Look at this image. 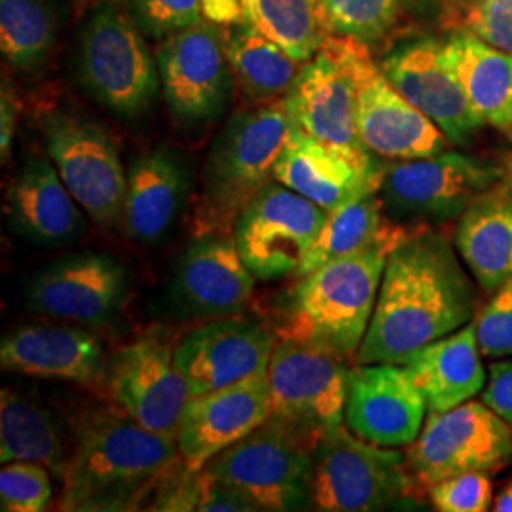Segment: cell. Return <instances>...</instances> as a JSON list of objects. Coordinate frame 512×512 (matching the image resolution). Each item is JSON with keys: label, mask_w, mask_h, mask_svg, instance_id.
<instances>
[{"label": "cell", "mask_w": 512, "mask_h": 512, "mask_svg": "<svg viewBox=\"0 0 512 512\" xmlns=\"http://www.w3.org/2000/svg\"><path fill=\"white\" fill-rule=\"evenodd\" d=\"M349 370L338 353L283 338L275 344L266 374L272 403L268 420L313 448L344 425Z\"/></svg>", "instance_id": "cell-7"}, {"label": "cell", "mask_w": 512, "mask_h": 512, "mask_svg": "<svg viewBox=\"0 0 512 512\" xmlns=\"http://www.w3.org/2000/svg\"><path fill=\"white\" fill-rule=\"evenodd\" d=\"M476 291L450 241L429 226L387 258L359 365H404L416 351L471 323Z\"/></svg>", "instance_id": "cell-1"}, {"label": "cell", "mask_w": 512, "mask_h": 512, "mask_svg": "<svg viewBox=\"0 0 512 512\" xmlns=\"http://www.w3.org/2000/svg\"><path fill=\"white\" fill-rule=\"evenodd\" d=\"M423 226L427 224H403L385 217L380 192H370L329 211V217L296 275H308L332 260L359 255L374 247H384L393 253Z\"/></svg>", "instance_id": "cell-29"}, {"label": "cell", "mask_w": 512, "mask_h": 512, "mask_svg": "<svg viewBox=\"0 0 512 512\" xmlns=\"http://www.w3.org/2000/svg\"><path fill=\"white\" fill-rule=\"evenodd\" d=\"M131 18L148 37L165 40L203 21L202 0H128Z\"/></svg>", "instance_id": "cell-38"}, {"label": "cell", "mask_w": 512, "mask_h": 512, "mask_svg": "<svg viewBox=\"0 0 512 512\" xmlns=\"http://www.w3.org/2000/svg\"><path fill=\"white\" fill-rule=\"evenodd\" d=\"M222 48L239 88L253 105L283 99L302 69V63L245 21L226 33Z\"/></svg>", "instance_id": "cell-31"}, {"label": "cell", "mask_w": 512, "mask_h": 512, "mask_svg": "<svg viewBox=\"0 0 512 512\" xmlns=\"http://www.w3.org/2000/svg\"><path fill=\"white\" fill-rule=\"evenodd\" d=\"M255 291V275L239 255L234 236H200L184 251L175 275V296L200 315H234Z\"/></svg>", "instance_id": "cell-24"}, {"label": "cell", "mask_w": 512, "mask_h": 512, "mask_svg": "<svg viewBox=\"0 0 512 512\" xmlns=\"http://www.w3.org/2000/svg\"><path fill=\"white\" fill-rule=\"evenodd\" d=\"M42 129L55 169L86 215L99 226L120 222L128 173L109 133L84 116L59 110Z\"/></svg>", "instance_id": "cell-11"}, {"label": "cell", "mask_w": 512, "mask_h": 512, "mask_svg": "<svg viewBox=\"0 0 512 512\" xmlns=\"http://www.w3.org/2000/svg\"><path fill=\"white\" fill-rule=\"evenodd\" d=\"M78 73L95 101L124 118L143 114L162 86L141 27L112 2L101 4L82 27Z\"/></svg>", "instance_id": "cell-6"}, {"label": "cell", "mask_w": 512, "mask_h": 512, "mask_svg": "<svg viewBox=\"0 0 512 512\" xmlns=\"http://www.w3.org/2000/svg\"><path fill=\"white\" fill-rule=\"evenodd\" d=\"M8 222L38 245H65L80 238L86 219L80 203L63 183L55 165L31 158L8 190Z\"/></svg>", "instance_id": "cell-26"}, {"label": "cell", "mask_w": 512, "mask_h": 512, "mask_svg": "<svg viewBox=\"0 0 512 512\" xmlns=\"http://www.w3.org/2000/svg\"><path fill=\"white\" fill-rule=\"evenodd\" d=\"M0 363L33 378L92 385L105 380L103 342L88 330L63 325H25L2 338Z\"/></svg>", "instance_id": "cell-23"}, {"label": "cell", "mask_w": 512, "mask_h": 512, "mask_svg": "<svg viewBox=\"0 0 512 512\" xmlns=\"http://www.w3.org/2000/svg\"><path fill=\"white\" fill-rule=\"evenodd\" d=\"M403 4L404 0H319L329 33L365 44L384 37L399 18Z\"/></svg>", "instance_id": "cell-35"}, {"label": "cell", "mask_w": 512, "mask_h": 512, "mask_svg": "<svg viewBox=\"0 0 512 512\" xmlns=\"http://www.w3.org/2000/svg\"><path fill=\"white\" fill-rule=\"evenodd\" d=\"M63 475V511L124 509L175 465L177 437L156 433L118 408L84 414Z\"/></svg>", "instance_id": "cell-2"}, {"label": "cell", "mask_w": 512, "mask_h": 512, "mask_svg": "<svg viewBox=\"0 0 512 512\" xmlns=\"http://www.w3.org/2000/svg\"><path fill=\"white\" fill-rule=\"evenodd\" d=\"M327 217V209L272 181L241 213L234 241L258 279L298 274Z\"/></svg>", "instance_id": "cell-13"}, {"label": "cell", "mask_w": 512, "mask_h": 512, "mask_svg": "<svg viewBox=\"0 0 512 512\" xmlns=\"http://www.w3.org/2000/svg\"><path fill=\"white\" fill-rule=\"evenodd\" d=\"M389 249L374 247L302 275L285 338L357 355L380 293Z\"/></svg>", "instance_id": "cell-4"}, {"label": "cell", "mask_w": 512, "mask_h": 512, "mask_svg": "<svg viewBox=\"0 0 512 512\" xmlns=\"http://www.w3.org/2000/svg\"><path fill=\"white\" fill-rule=\"evenodd\" d=\"M311 450L268 420L209 459L202 471L238 490L258 511H296L310 505Z\"/></svg>", "instance_id": "cell-8"}, {"label": "cell", "mask_w": 512, "mask_h": 512, "mask_svg": "<svg viewBox=\"0 0 512 512\" xmlns=\"http://www.w3.org/2000/svg\"><path fill=\"white\" fill-rule=\"evenodd\" d=\"M385 167L372 154L329 147L293 126L274 169L277 183L334 211L370 192H380Z\"/></svg>", "instance_id": "cell-21"}, {"label": "cell", "mask_w": 512, "mask_h": 512, "mask_svg": "<svg viewBox=\"0 0 512 512\" xmlns=\"http://www.w3.org/2000/svg\"><path fill=\"white\" fill-rule=\"evenodd\" d=\"M272 412L266 376L192 395L177 429L184 469L198 473L209 459L253 433Z\"/></svg>", "instance_id": "cell-22"}, {"label": "cell", "mask_w": 512, "mask_h": 512, "mask_svg": "<svg viewBox=\"0 0 512 512\" xmlns=\"http://www.w3.org/2000/svg\"><path fill=\"white\" fill-rule=\"evenodd\" d=\"M414 486H429L461 473H494L512 463V427L490 406L467 401L440 414H427L420 437L406 446Z\"/></svg>", "instance_id": "cell-9"}, {"label": "cell", "mask_w": 512, "mask_h": 512, "mask_svg": "<svg viewBox=\"0 0 512 512\" xmlns=\"http://www.w3.org/2000/svg\"><path fill=\"white\" fill-rule=\"evenodd\" d=\"M165 103L184 124L217 118L230 90V65L209 23L165 38L156 55Z\"/></svg>", "instance_id": "cell-17"}, {"label": "cell", "mask_w": 512, "mask_h": 512, "mask_svg": "<svg viewBox=\"0 0 512 512\" xmlns=\"http://www.w3.org/2000/svg\"><path fill=\"white\" fill-rule=\"evenodd\" d=\"M50 469L37 461H10L0 471V509L44 511L52 499Z\"/></svg>", "instance_id": "cell-37"}, {"label": "cell", "mask_w": 512, "mask_h": 512, "mask_svg": "<svg viewBox=\"0 0 512 512\" xmlns=\"http://www.w3.org/2000/svg\"><path fill=\"white\" fill-rule=\"evenodd\" d=\"M0 459L37 461L63 480L67 458L54 418L37 403L4 387L0 395Z\"/></svg>", "instance_id": "cell-32"}, {"label": "cell", "mask_w": 512, "mask_h": 512, "mask_svg": "<svg viewBox=\"0 0 512 512\" xmlns=\"http://www.w3.org/2000/svg\"><path fill=\"white\" fill-rule=\"evenodd\" d=\"M480 353L490 359L512 357V277L495 289L475 321Z\"/></svg>", "instance_id": "cell-40"}, {"label": "cell", "mask_w": 512, "mask_h": 512, "mask_svg": "<svg viewBox=\"0 0 512 512\" xmlns=\"http://www.w3.org/2000/svg\"><path fill=\"white\" fill-rule=\"evenodd\" d=\"M275 340L249 319H222L186 334L175 348V365L190 387L202 395L266 376Z\"/></svg>", "instance_id": "cell-19"}, {"label": "cell", "mask_w": 512, "mask_h": 512, "mask_svg": "<svg viewBox=\"0 0 512 512\" xmlns=\"http://www.w3.org/2000/svg\"><path fill=\"white\" fill-rule=\"evenodd\" d=\"M425 414V397L406 366L357 363L349 370L344 423L359 439L384 448L410 446Z\"/></svg>", "instance_id": "cell-18"}, {"label": "cell", "mask_w": 512, "mask_h": 512, "mask_svg": "<svg viewBox=\"0 0 512 512\" xmlns=\"http://www.w3.org/2000/svg\"><path fill=\"white\" fill-rule=\"evenodd\" d=\"M190 190V173L175 148L160 145L139 156L128 171L122 222L139 243L165 238L183 211Z\"/></svg>", "instance_id": "cell-25"}, {"label": "cell", "mask_w": 512, "mask_h": 512, "mask_svg": "<svg viewBox=\"0 0 512 512\" xmlns=\"http://www.w3.org/2000/svg\"><path fill=\"white\" fill-rule=\"evenodd\" d=\"M293 126L285 97L243 110L226 124L203 167L192 217L196 238L234 232L247 205L275 181Z\"/></svg>", "instance_id": "cell-3"}, {"label": "cell", "mask_w": 512, "mask_h": 512, "mask_svg": "<svg viewBox=\"0 0 512 512\" xmlns=\"http://www.w3.org/2000/svg\"><path fill=\"white\" fill-rule=\"evenodd\" d=\"M442 23L512 54V0H442Z\"/></svg>", "instance_id": "cell-36"}, {"label": "cell", "mask_w": 512, "mask_h": 512, "mask_svg": "<svg viewBox=\"0 0 512 512\" xmlns=\"http://www.w3.org/2000/svg\"><path fill=\"white\" fill-rule=\"evenodd\" d=\"M31 310L84 325H103L122 310L128 270L105 253L63 256L33 275L25 289Z\"/></svg>", "instance_id": "cell-16"}, {"label": "cell", "mask_w": 512, "mask_h": 512, "mask_svg": "<svg viewBox=\"0 0 512 512\" xmlns=\"http://www.w3.org/2000/svg\"><path fill=\"white\" fill-rule=\"evenodd\" d=\"M482 403L490 406L512 427V359L490 365V376L482 389Z\"/></svg>", "instance_id": "cell-42"}, {"label": "cell", "mask_w": 512, "mask_h": 512, "mask_svg": "<svg viewBox=\"0 0 512 512\" xmlns=\"http://www.w3.org/2000/svg\"><path fill=\"white\" fill-rule=\"evenodd\" d=\"M344 44L357 88V131L363 147L395 162L444 152L446 135L387 80L365 42L344 37Z\"/></svg>", "instance_id": "cell-12"}, {"label": "cell", "mask_w": 512, "mask_h": 512, "mask_svg": "<svg viewBox=\"0 0 512 512\" xmlns=\"http://www.w3.org/2000/svg\"><path fill=\"white\" fill-rule=\"evenodd\" d=\"M103 384L118 410L147 429L177 437L190 387L175 365V348L160 332H148L118 349Z\"/></svg>", "instance_id": "cell-14"}, {"label": "cell", "mask_w": 512, "mask_h": 512, "mask_svg": "<svg viewBox=\"0 0 512 512\" xmlns=\"http://www.w3.org/2000/svg\"><path fill=\"white\" fill-rule=\"evenodd\" d=\"M203 16L215 25H236L241 21V0H202Z\"/></svg>", "instance_id": "cell-44"}, {"label": "cell", "mask_w": 512, "mask_h": 512, "mask_svg": "<svg viewBox=\"0 0 512 512\" xmlns=\"http://www.w3.org/2000/svg\"><path fill=\"white\" fill-rule=\"evenodd\" d=\"M425 494L440 512H484L494 505L492 478L482 471L442 478Z\"/></svg>", "instance_id": "cell-39"}, {"label": "cell", "mask_w": 512, "mask_h": 512, "mask_svg": "<svg viewBox=\"0 0 512 512\" xmlns=\"http://www.w3.org/2000/svg\"><path fill=\"white\" fill-rule=\"evenodd\" d=\"M19 110H21V101H19L14 84L8 78H2V90H0V156H2V162H6L12 152L16 128H18Z\"/></svg>", "instance_id": "cell-43"}, {"label": "cell", "mask_w": 512, "mask_h": 512, "mask_svg": "<svg viewBox=\"0 0 512 512\" xmlns=\"http://www.w3.org/2000/svg\"><path fill=\"white\" fill-rule=\"evenodd\" d=\"M503 179L461 217L456 249L476 283L494 293L512 277V154Z\"/></svg>", "instance_id": "cell-27"}, {"label": "cell", "mask_w": 512, "mask_h": 512, "mask_svg": "<svg viewBox=\"0 0 512 512\" xmlns=\"http://www.w3.org/2000/svg\"><path fill=\"white\" fill-rule=\"evenodd\" d=\"M495 512H512V480L499 492L495 497L494 507Z\"/></svg>", "instance_id": "cell-45"}, {"label": "cell", "mask_w": 512, "mask_h": 512, "mask_svg": "<svg viewBox=\"0 0 512 512\" xmlns=\"http://www.w3.org/2000/svg\"><path fill=\"white\" fill-rule=\"evenodd\" d=\"M467 101L480 124L512 131V54L467 31L444 42Z\"/></svg>", "instance_id": "cell-30"}, {"label": "cell", "mask_w": 512, "mask_h": 512, "mask_svg": "<svg viewBox=\"0 0 512 512\" xmlns=\"http://www.w3.org/2000/svg\"><path fill=\"white\" fill-rule=\"evenodd\" d=\"M380 67L387 80L431 118L450 143H469L482 126L439 40L421 38L401 46Z\"/></svg>", "instance_id": "cell-20"}, {"label": "cell", "mask_w": 512, "mask_h": 512, "mask_svg": "<svg viewBox=\"0 0 512 512\" xmlns=\"http://www.w3.org/2000/svg\"><path fill=\"white\" fill-rule=\"evenodd\" d=\"M241 21L272 38L298 63H308L329 35L319 0H241Z\"/></svg>", "instance_id": "cell-33"}, {"label": "cell", "mask_w": 512, "mask_h": 512, "mask_svg": "<svg viewBox=\"0 0 512 512\" xmlns=\"http://www.w3.org/2000/svg\"><path fill=\"white\" fill-rule=\"evenodd\" d=\"M194 511L258 512V509L253 501H249L245 495L239 494L238 490L226 486L224 482L207 475L205 471H200Z\"/></svg>", "instance_id": "cell-41"}, {"label": "cell", "mask_w": 512, "mask_h": 512, "mask_svg": "<svg viewBox=\"0 0 512 512\" xmlns=\"http://www.w3.org/2000/svg\"><path fill=\"white\" fill-rule=\"evenodd\" d=\"M293 124L313 139L351 154H370L357 131V88L342 35L329 33L285 95Z\"/></svg>", "instance_id": "cell-15"}, {"label": "cell", "mask_w": 512, "mask_h": 512, "mask_svg": "<svg viewBox=\"0 0 512 512\" xmlns=\"http://www.w3.org/2000/svg\"><path fill=\"white\" fill-rule=\"evenodd\" d=\"M55 19L44 0H0V50L21 71H35L54 46Z\"/></svg>", "instance_id": "cell-34"}, {"label": "cell", "mask_w": 512, "mask_h": 512, "mask_svg": "<svg viewBox=\"0 0 512 512\" xmlns=\"http://www.w3.org/2000/svg\"><path fill=\"white\" fill-rule=\"evenodd\" d=\"M404 366L420 387L427 414H440L471 401L486 387L475 323L427 344Z\"/></svg>", "instance_id": "cell-28"}, {"label": "cell", "mask_w": 512, "mask_h": 512, "mask_svg": "<svg viewBox=\"0 0 512 512\" xmlns=\"http://www.w3.org/2000/svg\"><path fill=\"white\" fill-rule=\"evenodd\" d=\"M507 162L484 160L461 152L385 167L380 196L399 219L446 222L458 219L503 179Z\"/></svg>", "instance_id": "cell-10"}, {"label": "cell", "mask_w": 512, "mask_h": 512, "mask_svg": "<svg viewBox=\"0 0 512 512\" xmlns=\"http://www.w3.org/2000/svg\"><path fill=\"white\" fill-rule=\"evenodd\" d=\"M406 456L359 439L340 425L311 450L310 507L327 512L380 511L414 490Z\"/></svg>", "instance_id": "cell-5"}]
</instances>
